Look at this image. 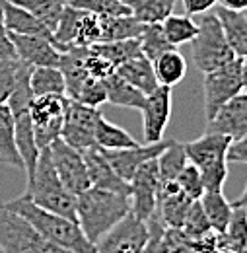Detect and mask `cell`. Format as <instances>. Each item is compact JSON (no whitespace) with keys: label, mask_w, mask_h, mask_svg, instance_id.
<instances>
[{"label":"cell","mask_w":247,"mask_h":253,"mask_svg":"<svg viewBox=\"0 0 247 253\" xmlns=\"http://www.w3.org/2000/svg\"><path fill=\"white\" fill-rule=\"evenodd\" d=\"M101 117L99 107H90L78 101L68 99L64 121H62L61 138L72 148L84 152L95 146V126Z\"/></svg>","instance_id":"11"},{"label":"cell","mask_w":247,"mask_h":253,"mask_svg":"<svg viewBox=\"0 0 247 253\" xmlns=\"http://www.w3.org/2000/svg\"><path fill=\"white\" fill-rule=\"evenodd\" d=\"M2 16H4V26L8 33H20V35H41V37H51L53 33L49 32L31 12L26 8L18 6L12 0H0Z\"/></svg>","instance_id":"20"},{"label":"cell","mask_w":247,"mask_h":253,"mask_svg":"<svg viewBox=\"0 0 247 253\" xmlns=\"http://www.w3.org/2000/svg\"><path fill=\"white\" fill-rule=\"evenodd\" d=\"M244 90L242 82V59H234L232 63L214 68L210 72H205L203 92H205V115L206 121H210L216 111L230 101L234 95Z\"/></svg>","instance_id":"8"},{"label":"cell","mask_w":247,"mask_h":253,"mask_svg":"<svg viewBox=\"0 0 247 253\" xmlns=\"http://www.w3.org/2000/svg\"><path fill=\"white\" fill-rule=\"evenodd\" d=\"M92 49L97 51L103 59H107L115 68L119 64H123L126 61H130V59H134V57H138V55H142L138 37H134V39H123V41L97 43V45H92Z\"/></svg>","instance_id":"35"},{"label":"cell","mask_w":247,"mask_h":253,"mask_svg":"<svg viewBox=\"0 0 247 253\" xmlns=\"http://www.w3.org/2000/svg\"><path fill=\"white\" fill-rule=\"evenodd\" d=\"M103 86H105L107 103L119 105V107H130V109H142L146 95L140 90H136L134 86H130L117 72H111L103 80Z\"/></svg>","instance_id":"23"},{"label":"cell","mask_w":247,"mask_h":253,"mask_svg":"<svg viewBox=\"0 0 247 253\" xmlns=\"http://www.w3.org/2000/svg\"><path fill=\"white\" fill-rule=\"evenodd\" d=\"M228 162L247 164V134L230 144V148H228Z\"/></svg>","instance_id":"45"},{"label":"cell","mask_w":247,"mask_h":253,"mask_svg":"<svg viewBox=\"0 0 247 253\" xmlns=\"http://www.w3.org/2000/svg\"><path fill=\"white\" fill-rule=\"evenodd\" d=\"M115 72L126 80L130 86H134L136 90H140L144 95H148L150 92H154L156 88L160 86L158 84V78L154 74V64L152 61H148L144 55H138L126 63L119 64L115 68Z\"/></svg>","instance_id":"22"},{"label":"cell","mask_w":247,"mask_h":253,"mask_svg":"<svg viewBox=\"0 0 247 253\" xmlns=\"http://www.w3.org/2000/svg\"><path fill=\"white\" fill-rule=\"evenodd\" d=\"M138 41H140V49H142V55L154 63L160 55H164L165 51H171L175 47H171L167 43V39L164 37L162 32V24H144V30L138 35Z\"/></svg>","instance_id":"37"},{"label":"cell","mask_w":247,"mask_h":253,"mask_svg":"<svg viewBox=\"0 0 247 253\" xmlns=\"http://www.w3.org/2000/svg\"><path fill=\"white\" fill-rule=\"evenodd\" d=\"M82 154H84V160H86V168H88V175H90L92 187L128 195V191H130L128 189V181H124L123 177H119L115 173V169L107 162L101 148L93 146V148L84 150Z\"/></svg>","instance_id":"18"},{"label":"cell","mask_w":247,"mask_h":253,"mask_svg":"<svg viewBox=\"0 0 247 253\" xmlns=\"http://www.w3.org/2000/svg\"><path fill=\"white\" fill-rule=\"evenodd\" d=\"M128 189H130L128 191L130 212L140 220L148 222L156 214L158 199L162 191V179L156 160L142 164L134 171V175L128 179Z\"/></svg>","instance_id":"9"},{"label":"cell","mask_w":247,"mask_h":253,"mask_svg":"<svg viewBox=\"0 0 247 253\" xmlns=\"http://www.w3.org/2000/svg\"><path fill=\"white\" fill-rule=\"evenodd\" d=\"M140 111H142V128L146 142L164 140L165 128L171 119V88L160 84L154 92L146 95Z\"/></svg>","instance_id":"13"},{"label":"cell","mask_w":247,"mask_h":253,"mask_svg":"<svg viewBox=\"0 0 247 253\" xmlns=\"http://www.w3.org/2000/svg\"><path fill=\"white\" fill-rule=\"evenodd\" d=\"M205 132H218L226 134L234 140H240L247 134V94L240 92L234 95L230 101H226L216 115L206 121V130Z\"/></svg>","instance_id":"15"},{"label":"cell","mask_w":247,"mask_h":253,"mask_svg":"<svg viewBox=\"0 0 247 253\" xmlns=\"http://www.w3.org/2000/svg\"><path fill=\"white\" fill-rule=\"evenodd\" d=\"M222 8L236 10V12H247V0H218Z\"/></svg>","instance_id":"46"},{"label":"cell","mask_w":247,"mask_h":253,"mask_svg":"<svg viewBox=\"0 0 247 253\" xmlns=\"http://www.w3.org/2000/svg\"><path fill=\"white\" fill-rule=\"evenodd\" d=\"M49 150H51V160H53V166L57 169V175L61 177L64 187L70 193L80 195V193L92 187L86 160H84V154L80 150L68 146L61 136L51 142Z\"/></svg>","instance_id":"12"},{"label":"cell","mask_w":247,"mask_h":253,"mask_svg":"<svg viewBox=\"0 0 247 253\" xmlns=\"http://www.w3.org/2000/svg\"><path fill=\"white\" fill-rule=\"evenodd\" d=\"M181 230H183V234H185L187 238L193 240V242H197V240H201V238H205V236H208L212 232V228H210V224L206 220L199 201H193L185 220H183Z\"/></svg>","instance_id":"39"},{"label":"cell","mask_w":247,"mask_h":253,"mask_svg":"<svg viewBox=\"0 0 247 253\" xmlns=\"http://www.w3.org/2000/svg\"><path fill=\"white\" fill-rule=\"evenodd\" d=\"M16 57L30 66H59L61 51L53 45L51 37L10 33Z\"/></svg>","instance_id":"16"},{"label":"cell","mask_w":247,"mask_h":253,"mask_svg":"<svg viewBox=\"0 0 247 253\" xmlns=\"http://www.w3.org/2000/svg\"><path fill=\"white\" fill-rule=\"evenodd\" d=\"M4 205L10 211L24 216L41 236H45L49 242H53L62 250H68L72 253H97L95 244L86 238L78 222L49 212L45 209H39L28 195H20L18 199H12Z\"/></svg>","instance_id":"1"},{"label":"cell","mask_w":247,"mask_h":253,"mask_svg":"<svg viewBox=\"0 0 247 253\" xmlns=\"http://www.w3.org/2000/svg\"><path fill=\"white\" fill-rule=\"evenodd\" d=\"M66 105V95H35L31 99L30 117L39 150L49 148L51 142L61 136Z\"/></svg>","instance_id":"7"},{"label":"cell","mask_w":247,"mask_h":253,"mask_svg":"<svg viewBox=\"0 0 247 253\" xmlns=\"http://www.w3.org/2000/svg\"><path fill=\"white\" fill-rule=\"evenodd\" d=\"M64 2H68V0H64Z\"/></svg>","instance_id":"50"},{"label":"cell","mask_w":247,"mask_h":253,"mask_svg":"<svg viewBox=\"0 0 247 253\" xmlns=\"http://www.w3.org/2000/svg\"><path fill=\"white\" fill-rule=\"evenodd\" d=\"M191 205H193V199H189L185 193L177 187L175 181L162 183L156 216L165 228H181Z\"/></svg>","instance_id":"17"},{"label":"cell","mask_w":247,"mask_h":253,"mask_svg":"<svg viewBox=\"0 0 247 253\" xmlns=\"http://www.w3.org/2000/svg\"><path fill=\"white\" fill-rule=\"evenodd\" d=\"M152 64H154V74L158 78V84H162V86L173 88L175 84H179L185 78L187 74L185 57L177 49L165 51Z\"/></svg>","instance_id":"28"},{"label":"cell","mask_w":247,"mask_h":253,"mask_svg":"<svg viewBox=\"0 0 247 253\" xmlns=\"http://www.w3.org/2000/svg\"><path fill=\"white\" fill-rule=\"evenodd\" d=\"M214 14L234 55L240 59L247 57V12H236L218 6Z\"/></svg>","instance_id":"21"},{"label":"cell","mask_w":247,"mask_h":253,"mask_svg":"<svg viewBox=\"0 0 247 253\" xmlns=\"http://www.w3.org/2000/svg\"><path fill=\"white\" fill-rule=\"evenodd\" d=\"M162 32H164V37L167 39V43L171 47H179V45L191 43L195 39V35L199 32V26L193 20V16L171 14L162 22Z\"/></svg>","instance_id":"33"},{"label":"cell","mask_w":247,"mask_h":253,"mask_svg":"<svg viewBox=\"0 0 247 253\" xmlns=\"http://www.w3.org/2000/svg\"><path fill=\"white\" fill-rule=\"evenodd\" d=\"M101 37V30H99V16L95 14H82L80 26H78V33H76V47H92L99 43Z\"/></svg>","instance_id":"42"},{"label":"cell","mask_w":247,"mask_h":253,"mask_svg":"<svg viewBox=\"0 0 247 253\" xmlns=\"http://www.w3.org/2000/svg\"><path fill=\"white\" fill-rule=\"evenodd\" d=\"M123 2H126V0H123Z\"/></svg>","instance_id":"51"},{"label":"cell","mask_w":247,"mask_h":253,"mask_svg":"<svg viewBox=\"0 0 247 253\" xmlns=\"http://www.w3.org/2000/svg\"><path fill=\"white\" fill-rule=\"evenodd\" d=\"M0 162L24 169V162L16 148V125L8 103H0Z\"/></svg>","instance_id":"26"},{"label":"cell","mask_w":247,"mask_h":253,"mask_svg":"<svg viewBox=\"0 0 247 253\" xmlns=\"http://www.w3.org/2000/svg\"><path fill=\"white\" fill-rule=\"evenodd\" d=\"M12 59H18V57H16L10 33L4 26V16H2V8H0V61H12Z\"/></svg>","instance_id":"43"},{"label":"cell","mask_w":247,"mask_h":253,"mask_svg":"<svg viewBox=\"0 0 247 253\" xmlns=\"http://www.w3.org/2000/svg\"><path fill=\"white\" fill-rule=\"evenodd\" d=\"M220 248L234 253H247V211L234 209L226 232L220 234Z\"/></svg>","instance_id":"34"},{"label":"cell","mask_w":247,"mask_h":253,"mask_svg":"<svg viewBox=\"0 0 247 253\" xmlns=\"http://www.w3.org/2000/svg\"><path fill=\"white\" fill-rule=\"evenodd\" d=\"M12 2H16L18 6L31 12L51 33L57 28L59 18L66 6L64 0H12Z\"/></svg>","instance_id":"36"},{"label":"cell","mask_w":247,"mask_h":253,"mask_svg":"<svg viewBox=\"0 0 247 253\" xmlns=\"http://www.w3.org/2000/svg\"><path fill=\"white\" fill-rule=\"evenodd\" d=\"M82 14L84 10H78V8H72V6H64L61 18H59V24L57 28L53 30V45L59 49V51H66L70 47H74L76 43V33H78V26H80V20H82Z\"/></svg>","instance_id":"32"},{"label":"cell","mask_w":247,"mask_h":253,"mask_svg":"<svg viewBox=\"0 0 247 253\" xmlns=\"http://www.w3.org/2000/svg\"><path fill=\"white\" fill-rule=\"evenodd\" d=\"M99 43H109L138 37L144 30V24H140L132 16H99Z\"/></svg>","instance_id":"25"},{"label":"cell","mask_w":247,"mask_h":253,"mask_svg":"<svg viewBox=\"0 0 247 253\" xmlns=\"http://www.w3.org/2000/svg\"><path fill=\"white\" fill-rule=\"evenodd\" d=\"M232 209H244V211H247V183L246 189L242 191V195L232 203Z\"/></svg>","instance_id":"47"},{"label":"cell","mask_w":247,"mask_h":253,"mask_svg":"<svg viewBox=\"0 0 247 253\" xmlns=\"http://www.w3.org/2000/svg\"><path fill=\"white\" fill-rule=\"evenodd\" d=\"M0 253H4V252H2V248H0Z\"/></svg>","instance_id":"49"},{"label":"cell","mask_w":247,"mask_h":253,"mask_svg":"<svg viewBox=\"0 0 247 253\" xmlns=\"http://www.w3.org/2000/svg\"><path fill=\"white\" fill-rule=\"evenodd\" d=\"M95 146L101 150H123V148L138 146V142L124 128L107 121L105 115L101 113L95 126Z\"/></svg>","instance_id":"30"},{"label":"cell","mask_w":247,"mask_h":253,"mask_svg":"<svg viewBox=\"0 0 247 253\" xmlns=\"http://www.w3.org/2000/svg\"><path fill=\"white\" fill-rule=\"evenodd\" d=\"M185 8L187 16H201L210 12L218 4V0H181Z\"/></svg>","instance_id":"44"},{"label":"cell","mask_w":247,"mask_h":253,"mask_svg":"<svg viewBox=\"0 0 247 253\" xmlns=\"http://www.w3.org/2000/svg\"><path fill=\"white\" fill-rule=\"evenodd\" d=\"M150 240L148 222L140 220L128 212L121 222H117L109 232H105L97 242V253H142Z\"/></svg>","instance_id":"10"},{"label":"cell","mask_w":247,"mask_h":253,"mask_svg":"<svg viewBox=\"0 0 247 253\" xmlns=\"http://www.w3.org/2000/svg\"><path fill=\"white\" fill-rule=\"evenodd\" d=\"M130 212L128 195L90 187L76 195V220L90 242H97Z\"/></svg>","instance_id":"2"},{"label":"cell","mask_w":247,"mask_h":253,"mask_svg":"<svg viewBox=\"0 0 247 253\" xmlns=\"http://www.w3.org/2000/svg\"><path fill=\"white\" fill-rule=\"evenodd\" d=\"M24 195H28L39 209H45L49 212L76 220V195L66 189L61 177L57 175L49 148L41 150L33 177L26 185Z\"/></svg>","instance_id":"3"},{"label":"cell","mask_w":247,"mask_h":253,"mask_svg":"<svg viewBox=\"0 0 247 253\" xmlns=\"http://www.w3.org/2000/svg\"><path fill=\"white\" fill-rule=\"evenodd\" d=\"M197 26H199V32L191 43H193V61L201 72H210L238 59L224 37L222 26L214 12L201 14V20L197 22Z\"/></svg>","instance_id":"6"},{"label":"cell","mask_w":247,"mask_h":253,"mask_svg":"<svg viewBox=\"0 0 247 253\" xmlns=\"http://www.w3.org/2000/svg\"><path fill=\"white\" fill-rule=\"evenodd\" d=\"M66 4L95 16H130L123 0H68Z\"/></svg>","instance_id":"38"},{"label":"cell","mask_w":247,"mask_h":253,"mask_svg":"<svg viewBox=\"0 0 247 253\" xmlns=\"http://www.w3.org/2000/svg\"><path fill=\"white\" fill-rule=\"evenodd\" d=\"M12 115H14V125H16V148H18V154L24 162V169H26L28 183H30L31 177H33V171H35V166H37V160H39V154H41V150L35 142V134H33L30 107L14 111Z\"/></svg>","instance_id":"19"},{"label":"cell","mask_w":247,"mask_h":253,"mask_svg":"<svg viewBox=\"0 0 247 253\" xmlns=\"http://www.w3.org/2000/svg\"><path fill=\"white\" fill-rule=\"evenodd\" d=\"M0 248L4 253H72L49 242L4 203H0Z\"/></svg>","instance_id":"5"},{"label":"cell","mask_w":247,"mask_h":253,"mask_svg":"<svg viewBox=\"0 0 247 253\" xmlns=\"http://www.w3.org/2000/svg\"><path fill=\"white\" fill-rule=\"evenodd\" d=\"M242 82H244V90L247 94V57L242 59Z\"/></svg>","instance_id":"48"},{"label":"cell","mask_w":247,"mask_h":253,"mask_svg":"<svg viewBox=\"0 0 247 253\" xmlns=\"http://www.w3.org/2000/svg\"><path fill=\"white\" fill-rule=\"evenodd\" d=\"M169 142L171 138H164L160 142H146L144 146L138 144V146L123 148V150H103V154L111 164V168L115 169V173L123 177L124 181H128L142 164L158 158L169 146Z\"/></svg>","instance_id":"14"},{"label":"cell","mask_w":247,"mask_h":253,"mask_svg":"<svg viewBox=\"0 0 247 253\" xmlns=\"http://www.w3.org/2000/svg\"><path fill=\"white\" fill-rule=\"evenodd\" d=\"M30 88L35 95H66V84L59 66H33Z\"/></svg>","instance_id":"27"},{"label":"cell","mask_w":247,"mask_h":253,"mask_svg":"<svg viewBox=\"0 0 247 253\" xmlns=\"http://www.w3.org/2000/svg\"><path fill=\"white\" fill-rule=\"evenodd\" d=\"M232 138L218 132H205L201 138L185 142L187 160L203 173L205 189L222 191L228 177V148Z\"/></svg>","instance_id":"4"},{"label":"cell","mask_w":247,"mask_h":253,"mask_svg":"<svg viewBox=\"0 0 247 253\" xmlns=\"http://www.w3.org/2000/svg\"><path fill=\"white\" fill-rule=\"evenodd\" d=\"M156 162H158V171H160L162 183L175 181V177L179 175V171L189 164L185 152V142L171 140L169 146L156 158Z\"/></svg>","instance_id":"31"},{"label":"cell","mask_w":247,"mask_h":253,"mask_svg":"<svg viewBox=\"0 0 247 253\" xmlns=\"http://www.w3.org/2000/svg\"><path fill=\"white\" fill-rule=\"evenodd\" d=\"M177 0H126L130 16L140 24H162L173 14Z\"/></svg>","instance_id":"29"},{"label":"cell","mask_w":247,"mask_h":253,"mask_svg":"<svg viewBox=\"0 0 247 253\" xmlns=\"http://www.w3.org/2000/svg\"><path fill=\"white\" fill-rule=\"evenodd\" d=\"M199 203L203 207V212L210 224L212 232L224 234L230 220H232V214H234L232 203L226 201L222 191H205V195L199 199Z\"/></svg>","instance_id":"24"},{"label":"cell","mask_w":247,"mask_h":253,"mask_svg":"<svg viewBox=\"0 0 247 253\" xmlns=\"http://www.w3.org/2000/svg\"><path fill=\"white\" fill-rule=\"evenodd\" d=\"M175 183L177 187L185 193L189 199L193 201H199L203 195H205V181H203V173L197 166H193L191 162L187 164L185 168L179 171V175L175 177Z\"/></svg>","instance_id":"40"},{"label":"cell","mask_w":247,"mask_h":253,"mask_svg":"<svg viewBox=\"0 0 247 253\" xmlns=\"http://www.w3.org/2000/svg\"><path fill=\"white\" fill-rule=\"evenodd\" d=\"M24 68H26V63H22L20 59L0 61V103L8 101Z\"/></svg>","instance_id":"41"}]
</instances>
